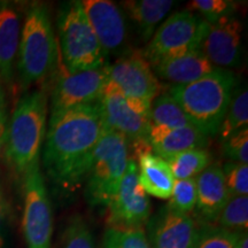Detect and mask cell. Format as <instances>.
<instances>
[{
    "label": "cell",
    "mask_w": 248,
    "mask_h": 248,
    "mask_svg": "<svg viewBox=\"0 0 248 248\" xmlns=\"http://www.w3.org/2000/svg\"><path fill=\"white\" fill-rule=\"evenodd\" d=\"M21 37V18L15 6L0 4V79L11 85L14 80L18 45Z\"/></svg>",
    "instance_id": "19"
},
{
    "label": "cell",
    "mask_w": 248,
    "mask_h": 248,
    "mask_svg": "<svg viewBox=\"0 0 248 248\" xmlns=\"http://www.w3.org/2000/svg\"><path fill=\"white\" fill-rule=\"evenodd\" d=\"M108 80L125 97L152 104L161 92V84L142 52H131L108 64Z\"/></svg>",
    "instance_id": "12"
},
{
    "label": "cell",
    "mask_w": 248,
    "mask_h": 248,
    "mask_svg": "<svg viewBox=\"0 0 248 248\" xmlns=\"http://www.w3.org/2000/svg\"><path fill=\"white\" fill-rule=\"evenodd\" d=\"M222 152L232 162L248 163V126L237 131L223 141Z\"/></svg>",
    "instance_id": "32"
},
{
    "label": "cell",
    "mask_w": 248,
    "mask_h": 248,
    "mask_svg": "<svg viewBox=\"0 0 248 248\" xmlns=\"http://www.w3.org/2000/svg\"><path fill=\"white\" fill-rule=\"evenodd\" d=\"M217 226L229 231L244 232L248 228L247 195L231 197L217 219Z\"/></svg>",
    "instance_id": "25"
},
{
    "label": "cell",
    "mask_w": 248,
    "mask_h": 248,
    "mask_svg": "<svg viewBox=\"0 0 248 248\" xmlns=\"http://www.w3.org/2000/svg\"><path fill=\"white\" fill-rule=\"evenodd\" d=\"M23 233L28 248H51L53 217L39 164L23 175Z\"/></svg>",
    "instance_id": "9"
},
{
    "label": "cell",
    "mask_w": 248,
    "mask_h": 248,
    "mask_svg": "<svg viewBox=\"0 0 248 248\" xmlns=\"http://www.w3.org/2000/svg\"><path fill=\"white\" fill-rule=\"evenodd\" d=\"M61 248H95L92 232L82 216H73L68 222Z\"/></svg>",
    "instance_id": "30"
},
{
    "label": "cell",
    "mask_w": 248,
    "mask_h": 248,
    "mask_svg": "<svg viewBox=\"0 0 248 248\" xmlns=\"http://www.w3.org/2000/svg\"><path fill=\"white\" fill-rule=\"evenodd\" d=\"M11 207L0 185V248H12Z\"/></svg>",
    "instance_id": "33"
},
{
    "label": "cell",
    "mask_w": 248,
    "mask_h": 248,
    "mask_svg": "<svg viewBox=\"0 0 248 248\" xmlns=\"http://www.w3.org/2000/svg\"><path fill=\"white\" fill-rule=\"evenodd\" d=\"M237 83L233 71L217 68L195 82L170 85L166 93L177 101L194 128L212 137L218 135Z\"/></svg>",
    "instance_id": "2"
},
{
    "label": "cell",
    "mask_w": 248,
    "mask_h": 248,
    "mask_svg": "<svg viewBox=\"0 0 248 248\" xmlns=\"http://www.w3.org/2000/svg\"><path fill=\"white\" fill-rule=\"evenodd\" d=\"M187 9L208 23H214L221 18L233 16L237 4L231 0H193Z\"/></svg>",
    "instance_id": "29"
},
{
    "label": "cell",
    "mask_w": 248,
    "mask_h": 248,
    "mask_svg": "<svg viewBox=\"0 0 248 248\" xmlns=\"http://www.w3.org/2000/svg\"><path fill=\"white\" fill-rule=\"evenodd\" d=\"M197 204L195 213L201 225H214L230 200L224 175L219 164L213 163L195 177Z\"/></svg>",
    "instance_id": "16"
},
{
    "label": "cell",
    "mask_w": 248,
    "mask_h": 248,
    "mask_svg": "<svg viewBox=\"0 0 248 248\" xmlns=\"http://www.w3.org/2000/svg\"><path fill=\"white\" fill-rule=\"evenodd\" d=\"M226 188L230 197H241L248 193V166L238 162L224 163L222 167Z\"/></svg>",
    "instance_id": "31"
},
{
    "label": "cell",
    "mask_w": 248,
    "mask_h": 248,
    "mask_svg": "<svg viewBox=\"0 0 248 248\" xmlns=\"http://www.w3.org/2000/svg\"><path fill=\"white\" fill-rule=\"evenodd\" d=\"M139 184L147 194L157 199H169L172 193L175 178L168 162L154 153L137 160Z\"/></svg>",
    "instance_id": "20"
},
{
    "label": "cell",
    "mask_w": 248,
    "mask_h": 248,
    "mask_svg": "<svg viewBox=\"0 0 248 248\" xmlns=\"http://www.w3.org/2000/svg\"><path fill=\"white\" fill-rule=\"evenodd\" d=\"M169 199V203L166 207L171 212L183 214V215H190L192 212H194L195 204H197L195 178L175 181L172 193Z\"/></svg>",
    "instance_id": "27"
},
{
    "label": "cell",
    "mask_w": 248,
    "mask_h": 248,
    "mask_svg": "<svg viewBox=\"0 0 248 248\" xmlns=\"http://www.w3.org/2000/svg\"><path fill=\"white\" fill-rule=\"evenodd\" d=\"M102 248H151L146 232L142 229L108 228Z\"/></svg>",
    "instance_id": "28"
},
{
    "label": "cell",
    "mask_w": 248,
    "mask_h": 248,
    "mask_svg": "<svg viewBox=\"0 0 248 248\" xmlns=\"http://www.w3.org/2000/svg\"><path fill=\"white\" fill-rule=\"evenodd\" d=\"M129 162L128 140L104 125L91 167L86 175V200L92 207H104L119 190Z\"/></svg>",
    "instance_id": "6"
},
{
    "label": "cell",
    "mask_w": 248,
    "mask_h": 248,
    "mask_svg": "<svg viewBox=\"0 0 248 248\" xmlns=\"http://www.w3.org/2000/svg\"><path fill=\"white\" fill-rule=\"evenodd\" d=\"M235 248H248V235H247V231L240 232L239 237H238L237 246H235Z\"/></svg>",
    "instance_id": "35"
},
{
    "label": "cell",
    "mask_w": 248,
    "mask_h": 248,
    "mask_svg": "<svg viewBox=\"0 0 248 248\" xmlns=\"http://www.w3.org/2000/svg\"><path fill=\"white\" fill-rule=\"evenodd\" d=\"M47 121V97L44 91L28 92L18 100L7 125L5 154L15 171L24 175L39 164Z\"/></svg>",
    "instance_id": "3"
},
{
    "label": "cell",
    "mask_w": 248,
    "mask_h": 248,
    "mask_svg": "<svg viewBox=\"0 0 248 248\" xmlns=\"http://www.w3.org/2000/svg\"><path fill=\"white\" fill-rule=\"evenodd\" d=\"M58 36L62 64L67 73L98 69L106 64V53L80 1L74 0L62 6L58 15Z\"/></svg>",
    "instance_id": "5"
},
{
    "label": "cell",
    "mask_w": 248,
    "mask_h": 248,
    "mask_svg": "<svg viewBox=\"0 0 248 248\" xmlns=\"http://www.w3.org/2000/svg\"><path fill=\"white\" fill-rule=\"evenodd\" d=\"M102 123L131 142L147 138L151 126L150 102L128 98L107 80L98 101Z\"/></svg>",
    "instance_id": "8"
},
{
    "label": "cell",
    "mask_w": 248,
    "mask_h": 248,
    "mask_svg": "<svg viewBox=\"0 0 248 248\" xmlns=\"http://www.w3.org/2000/svg\"><path fill=\"white\" fill-rule=\"evenodd\" d=\"M151 124L152 125L166 126V128L170 129H178L192 125L182 107L168 93H162V94L160 93L152 101Z\"/></svg>",
    "instance_id": "23"
},
{
    "label": "cell",
    "mask_w": 248,
    "mask_h": 248,
    "mask_svg": "<svg viewBox=\"0 0 248 248\" xmlns=\"http://www.w3.org/2000/svg\"><path fill=\"white\" fill-rule=\"evenodd\" d=\"M209 23L188 9L176 12L157 28L142 55L151 67L167 59L199 49Z\"/></svg>",
    "instance_id": "7"
},
{
    "label": "cell",
    "mask_w": 248,
    "mask_h": 248,
    "mask_svg": "<svg viewBox=\"0 0 248 248\" xmlns=\"http://www.w3.org/2000/svg\"><path fill=\"white\" fill-rule=\"evenodd\" d=\"M243 31V23L234 15L209 23L200 51L219 69L238 66L241 59Z\"/></svg>",
    "instance_id": "13"
},
{
    "label": "cell",
    "mask_w": 248,
    "mask_h": 248,
    "mask_svg": "<svg viewBox=\"0 0 248 248\" xmlns=\"http://www.w3.org/2000/svg\"><path fill=\"white\" fill-rule=\"evenodd\" d=\"M55 61L57 42L48 9L35 4L27 12L18 45L16 68L21 88L27 90L45 79Z\"/></svg>",
    "instance_id": "4"
},
{
    "label": "cell",
    "mask_w": 248,
    "mask_h": 248,
    "mask_svg": "<svg viewBox=\"0 0 248 248\" xmlns=\"http://www.w3.org/2000/svg\"><path fill=\"white\" fill-rule=\"evenodd\" d=\"M153 153L162 159L193 148H206L209 137L194 126L170 129L166 126L152 125L147 135Z\"/></svg>",
    "instance_id": "17"
},
{
    "label": "cell",
    "mask_w": 248,
    "mask_h": 248,
    "mask_svg": "<svg viewBox=\"0 0 248 248\" xmlns=\"http://www.w3.org/2000/svg\"><path fill=\"white\" fill-rule=\"evenodd\" d=\"M108 80V63L98 69L67 73L62 70L52 92V111L60 113L83 105L95 104Z\"/></svg>",
    "instance_id": "11"
},
{
    "label": "cell",
    "mask_w": 248,
    "mask_h": 248,
    "mask_svg": "<svg viewBox=\"0 0 248 248\" xmlns=\"http://www.w3.org/2000/svg\"><path fill=\"white\" fill-rule=\"evenodd\" d=\"M199 231L193 217L164 207L147 222V240L151 248H192Z\"/></svg>",
    "instance_id": "14"
},
{
    "label": "cell",
    "mask_w": 248,
    "mask_h": 248,
    "mask_svg": "<svg viewBox=\"0 0 248 248\" xmlns=\"http://www.w3.org/2000/svg\"><path fill=\"white\" fill-rule=\"evenodd\" d=\"M80 2L105 53L122 51L126 43V27L119 6L109 0Z\"/></svg>",
    "instance_id": "15"
},
{
    "label": "cell",
    "mask_w": 248,
    "mask_h": 248,
    "mask_svg": "<svg viewBox=\"0 0 248 248\" xmlns=\"http://www.w3.org/2000/svg\"><path fill=\"white\" fill-rule=\"evenodd\" d=\"M248 123V92L247 88L234 90L233 95L226 110L218 135L221 140L224 141L230 136L239 130L247 128Z\"/></svg>",
    "instance_id": "24"
},
{
    "label": "cell",
    "mask_w": 248,
    "mask_h": 248,
    "mask_svg": "<svg viewBox=\"0 0 248 248\" xmlns=\"http://www.w3.org/2000/svg\"><path fill=\"white\" fill-rule=\"evenodd\" d=\"M175 181L195 178L212 164V155L206 148H193L166 159Z\"/></svg>",
    "instance_id": "22"
},
{
    "label": "cell",
    "mask_w": 248,
    "mask_h": 248,
    "mask_svg": "<svg viewBox=\"0 0 248 248\" xmlns=\"http://www.w3.org/2000/svg\"><path fill=\"white\" fill-rule=\"evenodd\" d=\"M154 74L157 79L172 83V85H183L202 78L217 69L199 49L186 52L155 64Z\"/></svg>",
    "instance_id": "18"
},
{
    "label": "cell",
    "mask_w": 248,
    "mask_h": 248,
    "mask_svg": "<svg viewBox=\"0 0 248 248\" xmlns=\"http://www.w3.org/2000/svg\"><path fill=\"white\" fill-rule=\"evenodd\" d=\"M239 234L217 225H200L192 248H235Z\"/></svg>",
    "instance_id": "26"
},
{
    "label": "cell",
    "mask_w": 248,
    "mask_h": 248,
    "mask_svg": "<svg viewBox=\"0 0 248 248\" xmlns=\"http://www.w3.org/2000/svg\"><path fill=\"white\" fill-rule=\"evenodd\" d=\"M7 109H6L5 92L2 89V82L0 79V150L4 147L6 131H7Z\"/></svg>",
    "instance_id": "34"
},
{
    "label": "cell",
    "mask_w": 248,
    "mask_h": 248,
    "mask_svg": "<svg viewBox=\"0 0 248 248\" xmlns=\"http://www.w3.org/2000/svg\"><path fill=\"white\" fill-rule=\"evenodd\" d=\"M121 4L135 23L140 38L144 42H150L156 27L167 16L175 2L169 0H128Z\"/></svg>",
    "instance_id": "21"
},
{
    "label": "cell",
    "mask_w": 248,
    "mask_h": 248,
    "mask_svg": "<svg viewBox=\"0 0 248 248\" xmlns=\"http://www.w3.org/2000/svg\"><path fill=\"white\" fill-rule=\"evenodd\" d=\"M102 129L98 102L51 114L43 148V166L49 181L66 192L80 185Z\"/></svg>",
    "instance_id": "1"
},
{
    "label": "cell",
    "mask_w": 248,
    "mask_h": 248,
    "mask_svg": "<svg viewBox=\"0 0 248 248\" xmlns=\"http://www.w3.org/2000/svg\"><path fill=\"white\" fill-rule=\"evenodd\" d=\"M109 228L142 229L151 217L148 194L138 181L137 163L130 160L119 190L106 206Z\"/></svg>",
    "instance_id": "10"
}]
</instances>
